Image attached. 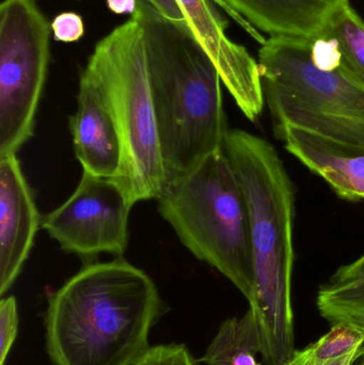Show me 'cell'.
<instances>
[{
    "label": "cell",
    "mask_w": 364,
    "mask_h": 365,
    "mask_svg": "<svg viewBox=\"0 0 364 365\" xmlns=\"http://www.w3.org/2000/svg\"><path fill=\"white\" fill-rule=\"evenodd\" d=\"M166 311L154 281L123 257L85 264L49 298L47 351L55 365H136Z\"/></svg>",
    "instance_id": "6da1fadb"
},
{
    "label": "cell",
    "mask_w": 364,
    "mask_h": 365,
    "mask_svg": "<svg viewBox=\"0 0 364 365\" xmlns=\"http://www.w3.org/2000/svg\"><path fill=\"white\" fill-rule=\"evenodd\" d=\"M142 28L167 185L224 151L229 130L222 77L185 21L145 0L132 14ZM166 185V187H167Z\"/></svg>",
    "instance_id": "7a4b0ae2"
},
{
    "label": "cell",
    "mask_w": 364,
    "mask_h": 365,
    "mask_svg": "<svg viewBox=\"0 0 364 365\" xmlns=\"http://www.w3.org/2000/svg\"><path fill=\"white\" fill-rule=\"evenodd\" d=\"M224 152L249 212L254 296L263 365H286L295 351L292 274L295 190L275 148L251 133L230 130Z\"/></svg>",
    "instance_id": "3957f363"
},
{
    "label": "cell",
    "mask_w": 364,
    "mask_h": 365,
    "mask_svg": "<svg viewBox=\"0 0 364 365\" xmlns=\"http://www.w3.org/2000/svg\"><path fill=\"white\" fill-rule=\"evenodd\" d=\"M160 216L197 259L226 277L248 302L254 296L249 212L226 152L211 154L167 185L157 199Z\"/></svg>",
    "instance_id": "277c9868"
},
{
    "label": "cell",
    "mask_w": 364,
    "mask_h": 365,
    "mask_svg": "<svg viewBox=\"0 0 364 365\" xmlns=\"http://www.w3.org/2000/svg\"><path fill=\"white\" fill-rule=\"evenodd\" d=\"M85 68L115 120L123 158L117 182L132 205L157 200L166 188L142 28L130 17L96 44Z\"/></svg>",
    "instance_id": "5b68a950"
},
{
    "label": "cell",
    "mask_w": 364,
    "mask_h": 365,
    "mask_svg": "<svg viewBox=\"0 0 364 365\" xmlns=\"http://www.w3.org/2000/svg\"><path fill=\"white\" fill-rule=\"evenodd\" d=\"M51 24L36 0L0 4V158L33 137L51 60Z\"/></svg>",
    "instance_id": "8992f818"
},
{
    "label": "cell",
    "mask_w": 364,
    "mask_h": 365,
    "mask_svg": "<svg viewBox=\"0 0 364 365\" xmlns=\"http://www.w3.org/2000/svg\"><path fill=\"white\" fill-rule=\"evenodd\" d=\"M132 204L113 180L83 171L73 195L42 219L41 227L85 264L102 253L123 257Z\"/></svg>",
    "instance_id": "52a82bcc"
},
{
    "label": "cell",
    "mask_w": 364,
    "mask_h": 365,
    "mask_svg": "<svg viewBox=\"0 0 364 365\" xmlns=\"http://www.w3.org/2000/svg\"><path fill=\"white\" fill-rule=\"evenodd\" d=\"M311 40L269 38L263 42L258 61L262 83L321 113L364 119V89L341 68L316 64Z\"/></svg>",
    "instance_id": "ba28073f"
},
{
    "label": "cell",
    "mask_w": 364,
    "mask_h": 365,
    "mask_svg": "<svg viewBox=\"0 0 364 365\" xmlns=\"http://www.w3.org/2000/svg\"><path fill=\"white\" fill-rule=\"evenodd\" d=\"M186 25L222 77V83L246 118L262 115L265 98L259 63L247 49L227 36V23L211 0H177Z\"/></svg>",
    "instance_id": "9c48e42d"
},
{
    "label": "cell",
    "mask_w": 364,
    "mask_h": 365,
    "mask_svg": "<svg viewBox=\"0 0 364 365\" xmlns=\"http://www.w3.org/2000/svg\"><path fill=\"white\" fill-rule=\"evenodd\" d=\"M42 220L16 155L0 158V295L21 274Z\"/></svg>",
    "instance_id": "30bf717a"
},
{
    "label": "cell",
    "mask_w": 364,
    "mask_h": 365,
    "mask_svg": "<svg viewBox=\"0 0 364 365\" xmlns=\"http://www.w3.org/2000/svg\"><path fill=\"white\" fill-rule=\"evenodd\" d=\"M277 138L348 201L364 200V149L292 123L274 124Z\"/></svg>",
    "instance_id": "8fae6325"
},
{
    "label": "cell",
    "mask_w": 364,
    "mask_h": 365,
    "mask_svg": "<svg viewBox=\"0 0 364 365\" xmlns=\"http://www.w3.org/2000/svg\"><path fill=\"white\" fill-rule=\"evenodd\" d=\"M75 155L83 171L113 180L121 169L123 150L115 120L93 75H80L77 109L70 117Z\"/></svg>",
    "instance_id": "7c38bea8"
},
{
    "label": "cell",
    "mask_w": 364,
    "mask_h": 365,
    "mask_svg": "<svg viewBox=\"0 0 364 365\" xmlns=\"http://www.w3.org/2000/svg\"><path fill=\"white\" fill-rule=\"evenodd\" d=\"M271 38H316L350 0H214Z\"/></svg>",
    "instance_id": "4fadbf2b"
},
{
    "label": "cell",
    "mask_w": 364,
    "mask_h": 365,
    "mask_svg": "<svg viewBox=\"0 0 364 365\" xmlns=\"http://www.w3.org/2000/svg\"><path fill=\"white\" fill-rule=\"evenodd\" d=\"M262 85L265 104L271 110L274 124H297L364 149V119L321 113L273 86Z\"/></svg>",
    "instance_id": "5bb4252c"
},
{
    "label": "cell",
    "mask_w": 364,
    "mask_h": 365,
    "mask_svg": "<svg viewBox=\"0 0 364 365\" xmlns=\"http://www.w3.org/2000/svg\"><path fill=\"white\" fill-rule=\"evenodd\" d=\"M261 349L256 317L248 309L243 317H232L220 325L199 361L207 365H263L256 360Z\"/></svg>",
    "instance_id": "9a60e30c"
},
{
    "label": "cell",
    "mask_w": 364,
    "mask_h": 365,
    "mask_svg": "<svg viewBox=\"0 0 364 365\" xmlns=\"http://www.w3.org/2000/svg\"><path fill=\"white\" fill-rule=\"evenodd\" d=\"M322 34L335 45L342 72L364 89V21L358 13L345 4Z\"/></svg>",
    "instance_id": "2e32d148"
},
{
    "label": "cell",
    "mask_w": 364,
    "mask_h": 365,
    "mask_svg": "<svg viewBox=\"0 0 364 365\" xmlns=\"http://www.w3.org/2000/svg\"><path fill=\"white\" fill-rule=\"evenodd\" d=\"M364 345V336L359 330L344 324H336L322 338L313 343L314 360L327 361L358 351Z\"/></svg>",
    "instance_id": "e0dca14e"
},
{
    "label": "cell",
    "mask_w": 364,
    "mask_h": 365,
    "mask_svg": "<svg viewBox=\"0 0 364 365\" xmlns=\"http://www.w3.org/2000/svg\"><path fill=\"white\" fill-rule=\"evenodd\" d=\"M19 331V313L14 296L2 298L0 302V365L6 358L16 340Z\"/></svg>",
    "instance_id": "ac0fdd59"
},
{
    "label": "cell",
    "mask_w": 364,
    "mask_h": 365,
    "mask_svg": "<svg viewBox=\"0 0 364 365\" xmlns=\"http://www.w3.org/2000/svg\"><path fill=\"white\" fill-rule=\"evenodd\" d=\"M136 365H200L184 344L157 345L150 347Z\"/></svg>",
    "instance_id": "d6986e66"
},
{
    "label": "cell",
    "mask_w": 364,
    "mask_h": 365,
    "mask_svg": "<svg viewBox=\"0 0 364 365\" xmlns=\"http://www.w3.org/2000/svg\"><path fill=\"white\" fill-rule=\"evenodd\" d=\"M56 40L60 42H76L85 34L81 17L76 13L66 12L57 15L51 23Z\"/></svg>",
    "instance_id": "ffe728a7"
},
{
    "label": "cell",
    "mask_w": 364,
    "mask_h": 365,
    "mask_svg": "<svg viewBox=\"0 0 364 365\" xmlns=\"http://www.w3.org/2000/svg\"><path fill=\"white\" fill-rule=\"evenodd\" d=\"M364 280V255L356 261L341 266L331 277L329 283L331 284H341V283L355 282V281Z\"/></svg>",
    "instance_id": "44dd1931"
},
{
    "label": "cell",
    "mask_w": 364,
    "mask_h": 365,
    "mask_svg": "<svg viewBox=\"0 0 364 365\" xmlns=\"http://www.w3.org/2000/svg\"><path fill=\"white\" fill-rule=\"evenodd\" d=\"M147 4L156 9L158 12L162 13L167 19L175 21H185L183 13L177 0H145Z\"/></svg>",
    "instance_id": "7402d4cb"
},
{
    "label": "cell",
    "mask_w": 364,
    "mask_h": 365,
    "mask_svg": "<svg viewBox=\"0 0 364 365\" xmlns=\"http://www.w3.org/2000/svg\"><path fill=\"white\" fill-rule=\"evenodd\" d=\"M286 365H314L313 343L301 351H295Z\"/></svg>",
    "instance_id": "603a6c76"
},
{
    "label": "cell",
    "mask_w": 364,
    "mask_h": 365,
    "mask_svg": "<svg viewBox=\"0 0 364 365\" xmlns=\"http://www.w3.org/2000/svg\"><path fill=\"white\" fill-rule=\"evenodd\" d=\"M108 8L117 14L134 13L136 10L137 0H107Z\"/></svg>",
    "instance_id": "cb8c5ba5"
},
{
    "label": "cell",
    "mask_w": 364,
    "mask_h": 365,
    "mask_svg": "<svg viewBox=\"0 0 364 365\" xmlns=\"http://www.w3.org/2000/svg\"><path fill=\"white\" fill-rule=\"evenodd\" d=\"M359 349L355 351V353L350 354V355L336 358V359L327 360V361H316V360H314V365H350L354 362Z\"/></svg>",
    "instance_id": "d4e9b609"
}]
</instances>
